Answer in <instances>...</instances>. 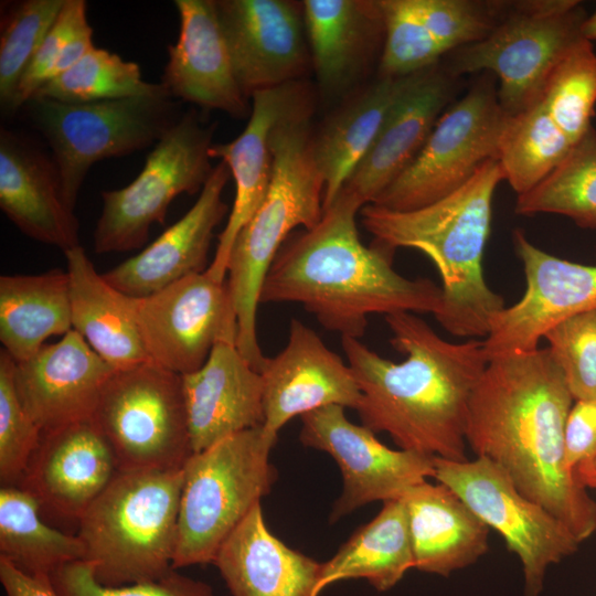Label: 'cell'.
I'll list each match as a JSON object with an SVG mask.
<instances>
[{
	"instance_id": "obj_42",
	"label": "cell",
	"mask_w": 596,
	"mask_h": 596,
	"mask_svg": "<svg viewBox=\"0 0 596 596\" xmlns=\"http://www.w3.org/2000/svg\"><path fill=\"white\" fill-rule=\"evenodd\" d=\"M543 339L574 401L596 398V309L557 322Z\"/></svg>"
},
{
	"instance_id": "obj_38",
	"label": "cell",
	"mask_w": 596,
	"mask_h": 596,
	"mask_svg": "<svg viewBox=\"0 0 596 596\" xmlns=\"http://www.w3.org/2000/svg\"><path fill=\"white\" fill-rule=\"evenodd\" d=\"M540 99L573 145L588 131L596 105V53L590 41L582 39L561 57Z\"/></svg>"
},
{
	"instance_id": "obj_9",
	"label": "cell",
	"mask_w": 596,
	"mask_h": 596,
	"mask_svg": "<svg viewBox=\"0 0 596 596\" xmlns=\"http://www.w3.org/2000/svg\"><path fill=\"white\" fill-rule=\"evenodd\" d=\"M587 14L579 1L547 0L512 4L487 36L456 50L454 75L490 71L497 96L514 115L536 102L553 67L578 41Z\"/></svg>"
},
{
	"instance_id": "obj_33",
	"label": "cell",
	"mask_w": 596,
	"mask_h": 596,
	"mask_svg": "<svg viewBox=\"0 0 596 596\" xmlns=\"http://www.w3.org/2000/svg\"><path fill=\"white\" fill-rule=\"evenodd\" d=\"M315 70L326 92L342 89L353 76L371 28L382 24L377 1L302 2Z\"/></svg>"
},
{
	"instance_id": "obj_2",
	"label": "cell",
	"mask_w": 596,
	"mask_h": 596,
	"mask_svg": "<svg viewBox=\"0 0 596 596\" xmlns=\"http://www.w3.org/2000/svg\"><path fill=\"white\" fill-rule=\"evenodd\" d=\"M391 344L406 354L393 362L360 339L341 345L361 391L363 426L387 433L405 450L465 460L471 394L489 358L483 340L450 342L413 312L385 316Z\"/></svg>"
},
{
	"instance_id": "obj_7",
	"label": "cell",
	"mask_w": 596,
	"mask_h": 596,
	"mask_svg": "<svg viewBox=\"0 0 596 596\" xmlns=\"http://www.w3.org/2000/svg\"><path fill=\"white\" fill-rule=\"evenodd\" d=\"M277 436L263 426L194 453L183 466L173 570L213 564L225 540L277 479L269 456Z\"/></svg>"
},
{
	"instance_id": "obj_6",
	"label": "cell",
	"mask_w": 596,
	"mask_h": 596,
	"mask_svg": "<svg viewBox=\"0 0 596 596\" xmlns=\"http://www.w3.org/2000/svg\"><path fill=\"white\" fill-rule=\"evenodd\" d=\"M182 485L183 467L118 470L77 520L98 583L131 585L173 570Z\"/></svg>"
},
{
	"instance_id": "obj_45",
	"label": "cell",
	"mask_w": 596,
	"mask_h": 596,
	"mask_svg": "<svg viewBox=\"0 0 596 596\" xmlns=\"http://www.w3.org/2000/svg\"><path fill=\"white\" fill-rule=\"evenodd\" d=\"M86 9L84 0L64 1L55 22L20 79L14 98V113L50 79L52 70L66 44L88 24Z\"/></svg>"
},
{
	"instance_id": "obj_46",
	"label": "cell",
	"mask_w": 596,
	"mask_h": 596,
	"mask_svg": "<svg viewBox=\"0 0 596 596\" xmlns=\"http://www.w3.org/2000/svg\"><path fill=\"white\" fill-rule=\"evenodd\" d=\"M567 469L581 485L596 458V398L574 401L564 429Z\"/></svg>"
},
{
	"instance_id": "obj_35",
	"label": "cell",
	"mask_w": 596,
	"mask_h": 596,
	"mask_svg": "<svg viewBox=\"0 0 596 596\" xmlns=\"http://www.w3.org/2000/svg\"><path fill=\"white\" fill-rule=\"evenodd\" d=\"M572 147L539 98L520 113L508 115L500 135L497 161L503 180L521 195L553 172Z\"/></svg>"
},
{
	"instance_id": "obj_12",
	"label": "cell",
	"mask_w": 596,
	"mask_h": 596,
	"mask_svg": "<svg viewBox=\"0 0 596 596\" xmlns=\"http://www.w3.org/2000/svg\"><path fill=\"white\" fill-rule=\"evenodd\" d=\"M435 476L504 540L521 562L524 595L540 596L547 570L577 551L579 542L543 505L524 496L510 476L485 457L434 458Z\"/></svg>"
},
{
	"instance_id": "obj_47",
	"label": "cell",
	"mask_w": 596,
	"mask_h": 596,
	"mask_svg": "<svg viewBox=\"0 0 596 596\" xmlns=\"http://www.w3.org/2000/svg\"><path fill=\"white\" fill-rule=\"evenodd\" d=\"M0 583L6 596H58L51 577L26 574L0 557Z\"/></svg>"
},
{
	"instance_id": "obj_13",
	"label": "cell",
	"mask_w": 596,
	"mask_h": 596,
	"mask_svg": "<svg viewBox=\"0 0 596 596\" xmlns=\"http://www.w3.org/2000/svg\"><path fill=\"white\" fill-rule=\"evenodd\" d=\"M508 114L487 79L444 111L414 161L373 201L411 211L458 190L489 160H497Z\"/></svg>"
},
{
	"instance_id": "obj_44",
	"label": "cell",
	"mask_w": 596,
	"mask_h": 596,
	"mask_svg": "<svg viewBox=\"0 0 596 596\" xmlns=\"http://www.w3.org/2000/svg\"><path fill=\"white\" fill-rule=\"evenodd\" d=\"M51 581L58 596H214L212 587L171 570L153 581L125 586H106L97 582L86 561H76L56 570Z\"/></svg>"
},
{
	"instance_id": "obj_15",
	"label": "cell",
	"mask_w": 596,
	"mask_h": 596,
	"mask_svg": "<svg viewBox=\"0 0 596 596\" xmlns=\"http://www.w3.org/2000/svg\"><path fill=\"white\" fill-rule=\"evenodd\" d=\"M300 418V441L328 453L342 473V492L330 522L366 503L402 499L412 487L435 476V457L389 448L374 432L350 422L342 406H324Z\"/></svg>"
},
{
	"instance_id": "obj_11",
	"label": "cell",
	"mask_w": 596,
	"mask_h": 596,
	"mask_svg": "<svg viewBox=\"0 0 596 596\" xmlns=\"http://www.w3.org/2000/svg\"><path fill=\"white\" fill-rule=\"evenodd\" d=\"M214 125L188 111L157 141L139 174L126 187L102 191L95 253L129 252L143 245L153 223L164 224L171 202L201 191L214 167L209 150Z\"/></svg>"
},
{
	"instance_id": "obj_24",
	"label": "cell",
	"mask_w": 596,
	"mask_h": 596,
	"mask_svg": "<svg viewBox=\"0 0 596 596\" xmlns=\"http://www.w3.org/2000/svg\"><path fill=\"white\" fill-rule=\"evenodd\" d=\"M181 376L193 454L264 425L262 374L235 340L219 341L200 369Z\"/></svg>"
},
{
	"instance_id": "obj_1",
	"label": "cell",
	"mask_w": 596,
	"mask_h": 596,
	"mask_svg": "<svg viewBox=\"0 0 596 596\" xmlns=\"http://www.w3.org/2000/svg\"><path fill=\"white\" fill-rule=\"evenodd\" d=\"M573 403L549 348L492 356L471 394L466 441L581 543L596 531V502L565 462L564 429Z\"/></svg>"
},
{
	"instance_id": "obj_29",
	"label": "cell",
	"mask_w": 596,
	"mask_h": 596,
	"mask_svg": "<svg viewBox=\"0 0 596 596\" xmlns=\"http://www.w3.org/2000/svg\"><path fill=\"white\" fill-rule=\"evenodd\" d=\"M72 327L114 370L150 361L135 315V298L106 281L84 248L64 252Z\"/></svg>"
},
{
	"instance_id": "obj_40",
	"label": "cell",
	"mask_w": 596,
	"mask_h": 596,
	"mask_svg": "<svg viewBox=\"0 0 596 596\" xmlns=\"http://www.w3.org/2000/svg\"><path fill=\"white\" fill-rule=\"evenodd\" d=\"M42 438L15 381V361L0 351V481L19 486Z\"/></svg>"
},
{
	"instance_id": "obj_34",
	"label": "cell",
	"mask_w": 596,
	"mask_h": 596,
	"mask_svg": "<svg viewBox=\"0 0 596 596\" xmlns=\"http://www.w3.org/2000/svg\"><path fill=\"white\" fill-rule=\"evenodd\" d=\"M38 499L20 486L0 489V557L22 572L47 576L65 564L84 561L77 535L47 525Z\"/></svg>"
},
{
	"instance_id": "obj_14",
	"label": "cell",
	"mask_w": 596,
	"mask_h": 596,
	"mask_svg": "<svg viewBox=\"0 0 596 596\" xmlns=\"http://www.w3.org/2000/svg\"><path fill=\"white\" fill-rule=\"evenodd\" d=\"M135 315L149 360L180 375L200 369L219 341L237 340L227 283L206 270L135 298Z\"/></svg>"
},
{
	"instance_id": "obj_19",
	"label": "cell",
	"mask_w": 596,
	"mask_h": 596,
	"mask_svg": "<svg viewBox=\"0 0 596 596\" xmlns=\"http://www.w3.org/2000/svg\"><path fill=\"white\" fill-rule=\"evenodd\" d=\"M118 470L115 453L92 417L42 433L19 486L42 510L77 521Z\"/></svg>"
},
{
	"instance_id": "obj_37",
	"label": "cell",
	"mask_w": 596,
	"mask_h": 596,
	"mask_svg": "<svg viewBox=\"0 0 596 596\" xmlns=\"http://www.w3.org/2000/svg\"><path fill=\"white\" fill-rule=\"evenodd\" d=\"M161 84L145 82L138 64L94 46L74 66L46 82L32 97L87 103L151 94Z\"/></svg>"
},
{
	"instance_id": "obj_49",
	"label": "cell",
	"mask_w": 596,
	"mask_h": 596,
	"mask_svg": "<svg viewBox=\"0 0 596 596\" xmlns=\"http://www.w3.org/2000/svg\"><path fill=\"white\" fill-rule=\"evenodd\" d=\"M579 482L586 489L588 487L596 489V458L592 464L589 470L583 476Z\"/></svg>"
},
{
	"instance_id": "obj_25",
	"label": "cell",
	"mask_w": 596,
	"mask_h": 596,
	"mask_svg": "<svg viewBox=\"0 0 596 596\" xmlns=\"http://www.w3.org/2000/svg\"><path fill=\"white\" fill-rule=\"evenodd\" d=\"M0 209L38 242L63 253L81 245L78 221L64 199L53 159L4 128L0 130Z\"/></svg>"
},
{
	"instance_id": "obj_10",
	"label": "cell",
	"mask_w": 596,
	"mask_h": 596,
	"mask_svg": "<svg viewBox=\"0 0 596 596\" xmlns=\"http://www.w3.org/2000/svg\"><path fill=\"white\" fill-rule=\"evenodd\" d=\"M93 419L119 470L182 468L193 455L182 376L151 361L115 370Z\"/></svg>"
},
{
	"instance_id": "obj_27",
	"label": "cell",
	"mask_w": 596,
	"mask_h": 596,
	"mask_svg": "<svg viewBox=\"0 0 596 596\" xmlns=\"http://www.w3.org/2000/svg\"><path fill=\"white\" fill-rule=\"evenodd\" d=\"M213 564L232 596H319L322 563L290 549L256 504L221 545Z\"/></svg>"
},
{
	"instance_id": "obj_43",
	"label": "cell",
	"mask_w": 596,
	"mask_h": 596,
	"mask_svg": "<svg viewBox=\"0 0 596 596\" xmlns=\"http://www.w3.org/2000/svg\"><path fill=\"white\" fill-rule=\"evenodd\" d=\"M409 7L446 52L480 41L500 18V4L469 0H408Z\"/></svg>"
},
{
	"instance_id": "obj_18",
	"label": "cell",
	"mask_w": 596,
	"mask_h": 596,
	"mask_svg": "<svg viewBox=\"0 0 596 596\" xmlns=\"http://www.w3.org/2000/svg\"><path fill=\"white\" fill-rule=\"evenodd\" d=\"M236 79L246 97L294 82L306 51L297 6L283 0L215 1Z\"/></svg>"
},
{
	"instance_id": "obj_8",
	"label": "cell",
	"mask_w": 596,
	"mask_h": 596,
	"mask_svg": "<svg viewBox=\"0 0 596 596\" xmlns=\"http://www.w3.org/2000/svg\"><path fill=\"white\" fill-rule=\"evenodd\" d=\"M24 106L52 150L72 210L93 164L155 146L181 117L163 87L151 94L87 103L34 97Z\"/></svg>"
},
{
	"instance_id": "obj_20",
	"label": "cell",
	"mask_w": 596,
	"mask_h": 596,
	"mask_svg": "<svg viewBox=\"0 0 596 596\" xmlns=\"http://www.w3.org/2000/svg\"><path fill=\"white\" fill-rule=\"evenodd\" d=\"M253 107L243 132L225 143H212L211 158H219L230 169L235 182L233 206L207 274L225 281L231 251L238 233L255 214L268 191L273 157L270 136L286 116L307 104L306 93L291 82L253 94Z\"/></svg>"
},
{
	"instance_id": "obj_32",
	"label": "cell",
	"mask_w": 596,
	"mask_h": 596,
	"mask_svg": "<svg viewBox=\"0 0 596 596\" xmlns=\"http://www.w3.org/2000/svg\"><path fill=\"white\" fill-rule=\"evenodd\" d=\"M414 567L407 513L402 499L383 502L379 514L360 526L322 563L320 593L339 581L363 578L377 592L393 588Z\"/></svg>"
},
{
	"instance_id": "obj_41",
	"label": "cell",
	"mask_w": 596,
	"mask_h": 596,
	"mask_svg": "<svg viewBox=\"0 0 596 596\" xmlns=\"http://www.w3.org/2000/svg\"><path fill=\"white\" fill-rule=\"evenodd\" d=\"M377 3L385 31L382 77L408 76L433 67L445 51L413 12L408 0Z\"/></svg>"
},
{
	"instance_id": "obj_30",
	"label": "cell",
	"mask_w": 596,
	"mask_h": 596,
	"mask_svg": "<svg viewBox=\"0 0 596 596\" xmlns=\"http://www.w3.org/2000/svg\"><path fill=\"white\" fill-rule=\"evenodd\" d=\"M73 329L66 270L0 277V341L15 362H23L53 336Z\"/></svg>"
},
{
	"instance_id": "obj_28",
	"label": "cell",
	"mask_w": 596,
	"mask_h": 596,
	"mask_svg": "<svg viewBox=\"0 0 596 596\" xmlns=\"http://www.w3.org/2000/svg\"><path fill=\"white\" fill-rule=\"evenodd\" d=\"M402 500L418 571L447 577L487 553L490 529L445 485L424 481Z\"/></svg>"
},
{
	"instance_id": "obj_21",
	"label": "cell",
	"mask_w": 596,
	"mask_h": 596,
	"mask_svg": "<svg viewBox=\"0 0 596 596\" xmlns=\"http://www.w3.org/2000/svg\"><path fill=\"white\" fill-rule=\"evenodd\" d=\"M174 6L179 36L168 46L160 84L171 98L245 117L247 97L236 79L215 1L175 0Z\"/></svg>"
},
{
	"instance_id": "obj_36",
	"label": "cell",
	"mask_w": 596,
	"mask_h": 596,
	"mask_svg": "<svg viewBox=\"0 0 596 596\" xmlns=\"http://www.w3.org/2000/svg\"><path fill=\"white\" fill-rule=\"evenodd\" d=\"M515 212L558 214L582 228L596 230V129L593 126L553 172L531 191L518 195Z\"/></svg>"
},
{
	"instance_id": "obj_31",
	"label": "cell",
	"mask_w": 596,
	"mask_h": 596,
	"mask_svg": "<svg viewBox=\"0 0 596 596\" xmlns=\"http://www.w3.org/2000/svg\"><path fill=\"white\" fill-rule=\"evenodd\" d=\"M413 75L381 76L355 100L336 114L318 138H313L315 157L324 181L323 210L337 199L371 148Z\"/></svg>"
},
{
	"instance_id": "obj_48",
	"label": "cell",
	"mask_w": 596,
	"mask_h": 596,
	"mask_svg": "<svg viewBox=\"0 0 596 596\" xmlns=\"http://www.w3.org/2000/svg\"><path fill=\"white\" fill-rule=\"evenodd\" d=\"M582 33L590 42L596 40V10L590 15H587L583 23Z\"/></svg>"
},
{
	"instance_id": "obj_22",
	"label": "cell",
	"mask_w": 596,
	"mask_h": 596,
	"mask_svg": "<svg viewBox=\"0 0 596 596\" xmlns=\"http://www.w3.org/2000/svg\"><path fill=\"white\" fill-rule=\"evenodd\" d=\"M115 370L75 330L15 362L22 402L42 433L92 418Z\"/></svg>"
},
{
	"instance_id": "obj_16",
	"label": "cell",
	"mask_w": 596,
	"mask_h": 596,
	"mask_svg": "<svg viewBox=\"0 0 596 596\" xmlns=\"http://www.w3.org/2000/svg\"><path fill=\"white\" fill-rule=\"evenodd\" d=\"M513 245L523 265L525 290L518 302L493 318L483 339L489 359L535 350L557 322L596 309V266L551 255L521 230L513 232Z\"/></svg>"
},
{
	"instance_id": "obj_17",
	"label": "cell",
	"mask_w": 596,
	"mask_h": 596,
	"mask_svg": "<svg viewBox=\"0 0 596 596\" xmlns=\"http://www.w3.org/2000/svg\"><path fill=\"white\" fill-rule=\"evenodd\" d=\"M264 381V429L278 435L296 416L339 405L356 409L361 391L349 364L298 319L289 324L288 340L260 369Z\"/></svg>"
},
{
	"instance_id": "obj_23",
	"label": "cell",
	"mask_w": 596,
	"mask_h": 596,
	"mask_svg": "<svg viewBox=\"0 0 596 596\" xmlns=\"http://www.w3.org/2000/svg\"><path fill=\"white\" fill-rule=\"evenodd\" d=\"M230 175L228 167L220 161L190 210L140 253L104 273L106 281L130 297L142 298L206 270L214 228L227 210L222 194Z\"/></svg>"
},
{
	"instance_id": "obj_26",
	"label": "cell",
	"mask_w": 596,
	"mask_h": 596,
	"mask_svg": "<svg viewBox=\"0 0 596 596\" xmlns=\"http://www.w3.org/2000/svg\"><path fill=\"white\" fill-rule=\"evenodd\" d=\"M449 77L433 67L416 73L392 107L344 190L366 205L414 161L450 96Z\"/></svg>"
},
{
	"instance_id": "obj_4",
	"label": "cell",
	"mask_w": 596,
	"mask_h": 596,
	"mask_svg": "<svg viewBox=\"0 0 596 596\" xmlns=\"http://www.w3.org/2000/svg\"><path fill=\"white\" fill-rule=\"evenodd\" d=\"M503 180L492 159L458 190L411 211L364 205L362 224L391 249L415 248L436 266L443 301L434 316L454 337L486 339L493 318L505 307L483 275V254L490 234L492 200Z\"/></svg>"
},
{
	"instance_id": "obj_39",
	"label": "cell",
	"mask_w": 596,
	"mask_h": 596,
	"mask_svg": "<svg viewBox=\"0 0 596 596\" xmlns=\"http://www.w3.org/2000/svg\"><path fill=\"white\" fill-rule=\"evenodd\" d=\"M65 0H23L4 15L0 35V105L14 114L20 79L55 22Z\"/></svg>"
},
{
	"instance_id": "obj_5",
	"label": "cell",
	"mask_w": 596,
	"mask_h": 596,
	"mask_svg": "<svg viewBox=\"0 0 596 596\" xmlns=\"http://www.w3.org/2000/svg\"><path fill=\"white\" fill-rule=\"evenodd\" d=\"M270 151L268 191L238 233L226 275L237 320L236 344L257 371L266 359L257 340L256 315L267 273L291 231L313 227L323 214L324 181L315 157L307 104L277 124Z\"/></svg>"
},
{
	"instance_id": "obj_3",
	"label": "cell",
	"mask_w": 596,
	"mask_h": 596,
	"mask_svg": "<svg viewBox=\"0 0 596 596\" xmlns=\"http://www.w3.org/2000/svg\"><path fill=\"white\" fill-rule=\"evenodd\" d=\"M364 204L342 189L318 224L287 238L265 278L259 302H297L341 337L364 336L370 315L430 312L441 288L409 279L392 266L393 249L360 240L356 214Z\"/></svg>"
}]
</instances>
